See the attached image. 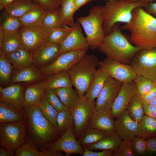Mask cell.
I'll list each match as a JSON object with an SVG mask.
<instances>
[{
	"label": "cell",
	"instance_id": "obj_1",
	"mask_svg": "<svg viewBox=\"0 0 156 156\" xmlns=\"http://www.w3.org/2000/svg\"><path fill=\"white\" fill-rule=\"evenodd\" d=\"M143 8L135 9L131 21L121 28L130 32V40L136 47L142 49L156 48V18Z\"/></svg>",
	"mask_w": 156,
	"mask_h": 156
},
{
	"label": "cell",
	"instance_id": "obj_2",
	"mask_svg": "<svg viewBox=\"0 0 156 156\" xmlns=\"http://www.w3.org/2000/svg\"><path fill=\"white\" fill-rule=\"evenodd\" d=\"M97 49L107 58L127 64L142 49L131 44L122 34L117 23L111 32L106 35Z\"/></svg>",
	"mask_w": 156,
	"mask_h": 156
},
{
	"label": "cell",
	"instance_id": "obj_3",
	"mask_svg": "<svg viewBox=\"0 0 156 156\" xmlns=\"http://www.w3.org/2000/svg\"><path fill=\"white\" fill-rule=\"evenodd\" d=\"M24 107L29 133L33 142L42 145L49 143L54 138L57 130L44 116L38 104Z\"/></svg>",
	"mask_w": 156,
	"mask_h": 156
},
{
	"label": "cell",
	"instance_id": "obj_4",
	"mask_svg": "<svg viewBox=\"0 0 156 156\" xmlns=\"http://www.w3.org/2000/svg\"><path fill=\"white\" fill-rule=\"evenodd\" d=\"M149 3L144 2H131L126 0H108L104 6L103 27L106 35L111 32L114 25L117 23H129L135 9L144 8Z\"/></svg>",
	"mask_w": 156,
	"mask_h": 156
},
{
	"label": "cell",
	"instance_id": "obj_5",
	"mask_svg": "<svg viewBox=\"0 0 156 156\" xmlns=\"http://www.w3.org/2000/svg\"><path fill=\"white\" fill-rule=\"evenodd\" d=\"M99 63L94 55L86 54L67 71L73 86L80 97L88 90Z\"/></svg>",
	"mask_w": 156,
	"mask_h": 156
},
{
	"label": "cell",
	"instance_id": "obj_6",
	"mask_svg": "<svg viewBox=\"0 0 156 156\" xmlns=\"http://www.w3.org/2000/svg\"><path fill=\"white\" fill-rule=\"evenodd\" d=\"M104 16V6L96 5L90 9L88 16L77 19L85 32L87 41L92 50L98 48L106 36L103 27Z\"/></svg>",
	"mask_w": 156,
	"mask_h": 156
},
{
	"label": "cell",
	"instance_id": "obj_7",
	"mask_svg": "<svg viewBox=\"0 0 156 156\" xmlns=\"http://www.w3.org/2000/svg\"><path fill=\"white\" fill-rule=\"evenodd\" d=\"M26 119L18 122L0 123V145L9 151L11 156L25 143Z\"/></svg>",
	"mask_w": 156,
	"mask_h": 156
},
{
	"label": "cell",
	"instance_id": "obj_8",
	"mask_svg": "<svg viewBox=\"0 0 156 156\" xmlns=\"http://www.w3.org/2000/svg\"><path fill=\"white\" fill-rule=\"evenodd\" d=\"M137 75L156 81V48L141 49L131 62Z\"/></svg>",
	"mask_w": 156,
	"mask_h": 156
},
{
	"label": "cell",
	"instance_id": "obj_9",
	"mask_svg": "<svg viewBox=\"0 0 156 156\" xmlns=\"http://www.w3.org/2000/svg\"><path fill=\"white\" fill-rule=\"evenodd\" d=\"M87 50L69 51L60 54L50 64L40 68V72L45 77L62 71H67L84 56Z\"/></svg>",
	"mask_w": 156,
	"mask_h": 156
},
{
	"label": "cell",
	"instance_id": "obj_10",
	"mask_svg": "<svg viewBox=\"0 0 156 156\" xmlns=\"http://www.w3.org/2000/svg\"><path fill=\"white\" fill-rule=\"evenodd\" d=\"M96 102H92L84 96H80L75 107L70 112L74 120V133L78 138L87 126L89 119L95 110Z\"/></svg>",
	"mask_w": 156,
	"mask_h": 156
},
{
	"label": "cell",
	"instance_id": "obj_11",
	"mask_svg": "<svg viewBox=\"0 0 156 156\" xmlns=\"http://www.w3.org/2000/svg\"><path fill=\"white\" fill-rule=\"evenodd\" d=\"M50 30L43 25L34 27L23 26L19 30L22 45L32 53L48 41Z\"/></svg>",
	"mask_w": 156,
	"mask_h": 156
},
{
	"label": "cell",
	"instance_id": "obj_12",
	"mask_svg": "<svg viewBox=\"0 0 156 156\" xmlns=\"http://www.w3.org/2000/svg\"><path fill=\"white\" fill-rule=\"evenodd\" d=\"M99 66L103 68L109 77L122 83L133 81L137 75L132 66L108 58L99 62Z\"/></svg>",
	"mask_w": 156,
	"mask_h": 156
},
{
	"label": "cell",
	"instance_id": "obj_13",
	"mask_svg": "<svg viewBox=\"0 0 156 156\" xmlns=\"http://www.w3.org/2000/svg\"><path fill=\"white\" fill-rule=\"evenodd\" d=\"M76 138L74 132V127H70L63 133L57 140L49 144V150L63 152L65 156L74 154L82 155L84 148Z\"/></svg>",
	"mask_w": 156,
	"mask_h": 156
},
{
	"label": "cell",
	"instance_id": "obj_14",
	"mask_svg": "<svg viewBox=\"0 0 156 156\" xmlns=\"http://www.w3.org/2000/svg\"><path fill=\"white\" fill-rule=\"evenodd\" d=\"M122 83L109 77L97 98L95 110L110 111Z\"/></svg>",
	"mask_w": 156,
	"mask_h": 156
},
{
	"label": "cell",
	"instance_id": "obj_15",
	"mask_svg": "<svg viewBox=\"0 0 156 156\" xmlns=\"http://www.w3.org/2000/svg\"><path fill=\"white\" fill-rule=\"evenodd\" d=\"M137 93L136 88L133 81L122 83L110 111L114 119L120 116L126 110L131 100Z\"/></svg>",
	"mask_w": 156,
	"mask_h": 156
},
{
	"label": "cell",
	"instance_id": "obj_16",
	"mask_svg": "<svg viewBox=\"0 0 156 156\" xmlns=\"http://www.w3.org/2000/svg\"><path fill=\"white\" fill-rule=\"evenodd\" d=\"M60 45L47 41L32 53L33 63L40 68L54 61L60 55Z\"/></svg>",
	"mask_w": 156,
	"mask_h": 156
},
{
	"label": "cell",
	"instance_id": "obj_17",
	"mask_svg": "<svg viewBox=\"0 0 156 156\" xmlns=\"http://www.w3.org/2000/svg\"><path fill=\"white\" fill-rule=\"evenodd\" d=\"M89 47L86 37L83 36L80 24L77 22L67 37L60 45V54L66 52L85 50Z\"/></svg>",
	"mask_w": 156,
	"mask_h": 156
},
{
	"label": "cell",
	"instance_id": "obj_18",
	"mask_svg": "<svg viewBox=\"0 0 156 156\" xmlns=\"http://www.w3.org/2000/svg\"><path fill=\"white\" fill-rule=\"evenodd\" d=\"M114 121L116 133L122 140L137 136L138 123L129 117L126 110Z\"/></svg>",
	"mask_w": 156,
	"mask_h": 156
},
{
	"label": "cell",
	"instance_id": "obj_19",
	"mask_svg": "<svg viewBox=\"0 0 156 156\" xmlns=\"http://www.w3.org/2000/svg\"><path fill=\"white\" fill-rule=\"evenodd\" d=\"M87 126L107 132L116 133L114 121L110 111L95 110L89 119Z\"/></svg>",
	"mask_w": 156,
	"mask_h": 156
},
{
	"label": "cell",
	"instance_id": "obj_20",
	"mask_svg": "<svg viewBox=\"0 0 156 156\" xmlns=\"http://www.w3.org/2000/svg\"><path fill=\"white\" fill-rule=\"evenodd\" d=\"M23 87L19 84L14 83L5 88L0 87V102L16 107L24 106Z\"/></svg>",
	"mask_w": 156,
	"mask_h": 156
},
{
	"label": "cell",
	"instance_id": "obj_21",
	"mask_svg": "<svg viewBox=\"0 0 156 156\" xmlns=\"http://www.w3.org/2000/svg\"><path fill=\"white\" fill-rule=\"evenodd\" d=\"M26 111L23 107H17L0 102V123H8L26 119Z\"/></svg>",
	"mask_w": 156,
	"mask_h": 156
},
{
	"label": "cell",
	"instance_id": "obj_22",
	"mask_svg": "<svg viewBox=\"0 0 156 156\" xmlns=\"http://www.w3.org/2000/svg\"><path fill=\"white\" fill-rule=\"evenodd\" d=\"M46 12L41 6L34 2L30 9L19 18L23 26L36 27L42 25Z\"/></svg>",
	"mask_w": 156,
	"mask_h": 156
},
{
	"label": "cell",
	"instance_id": "obj_23",
	"mask_svg": "<svg viewBox=\"0 0 156 156\" xmlns=\"http://www.w3.org/2000/svg\"><path fill=\"white\" fill-rule=\"evenodd\" d=\"M94 74L89 88L84 95L91 102L95 101V99L99 96L104 84L109 77L107 72L99 66Z\"/></svg>",
	"mask_w": 156,
	"mask_h": 156
},
{
	"label": "cell",
	"instance_id": "obj_24",
	"mask_svg": "<svg viewBox=\"0 0 156 156\" xmlns=\"http://www.w3.org/2000/svg\"><path fill=\"white\" fill-rule=\"evenodd\" d=\"M47 89L45 80L27 86L24 91V107L38 104Z\"/></svg>",
	"mask_w": 156,
	"mask_h": 156
},
{
	"label": "cell",
	"instance_id": "obj_25",
	"mask_svg": "<svg viewBox=\"0 0 156 156\" xmlns=\"http://www.w3.org/2000/svg\"><path fill=\"white\" fill-rule=\"evenodd\" d=\"M5 56L16 70L29 66L33 63L32 53L23 46Z\"/></svg>",
	"mask_w": 156,
	"mask_h": 156
},
{
	"label": "cell",
	"instance_id": "obj_26",
	"mask_svg": "<svg viewBox=\"0 0 156 156\" xmlns=\"http://www.w3.org/2000/svg\"><path fill=\"white\" fill-rule=\"evenodd\" d=\"M43 76L35 67L31 65L16 70L12 76L11 81L13 83L34 82L42 79Z\"/></svg>",
	"mask_w": 156,
	"mask_h": 156
},
{
	"label": "cell",
	"instance_id": "obj_27",
	"mask_svg": "<svg viewBox=\"0 0 156 156\" xmlns=\"http://www.w3.org/2000/svg\"><path fill=\"white\" fill-rule=\"evenodd\" d=\"M23 46L19 31L12 32L3 31V38L0 42V54L5 55Z\"/></svg>",
	"mask_w": 156,
	"mask_h": 156
},
{
	"label": "cell",
	"instance_id": "obj_28",
	"mask_svg": "<svg viewBox=\"0 0 156 156\" xmlns=\"http://www.w3.org/2000/svg\"><path fill=\"white\" fill-rule=\"evenodd\" d=\"M114 134L87 126L79 135L78 140L83 146L94 144Z\"/></svg>",
	"mask_w": 156,
	"mask_h": 156
},
{
	"label": "cell",
	"instance_id": "obj_29",
	"mask_svg": "<svg viewBox=\"0 0 156 156\" xmlns=\"http://www.w3.org/2000/svg\"><path fill=\"white\" fill-rule=\"evenodd\" d=\"M45 81L47 89H54L73 86L67 71H60L46 76Z\"/></svg>",
	"mask_w": 156,
	"mask_h": 156
},
{
	"label": "cell",
	"instance_id": "obj_30",
	"mask_svg": "<svg viewBox=\"0 0 156 156\" xmlns=\"http://www.w3.org/2000/svg\"><path fill=\"white\" fill-rule=\"evenodd\" d=\"M61 102L70 111L78 102L80 96L75 89L72 87H64L53 89Z\"/></svg>",
	"mask_w": 156,
	"mask_h": 156
},
{
	"label": "cell",
	"instance_id": "obj_31",
	"mask_svg": "<svg viewBox=\"0 0 156 156\" xmlns=\"http://www.w3.org/2000/svg\"><path fill=\"white\" fill-rule=\"evenodd\" d=\"M122 140L115 133L108 135L94 144L83 147L92 151L95 150H113L115 151L118 149Z\"/></svg>",
	"mask_w": 156,
	"mask_h": 156
},
{
	"label": "cell",
	"instance_id": "obj_32",
	"mask_svg": "<svg viewBox=\"0 0 156 156\" xmlns=\"http://www.w3.org/2000/svg\"><path fill=\"white\" fill-rule=\"evenodd\" d=\"M34 3L32 0H14L7 5L4 10L9 14L19 18L30 9Z\"/></svg>",
	"mask_w": 156,
	"mask_h": 156
},
{
	"label": "cell",
	"instance_id": "obj_33",
	"mask_svg": "<svg viewBox=\"0 0 156 156\" xmlns=\"http://www.w3.org/2000/svg\"><path fill=\"white\" fill-rule=\"evenodd\" d=\"M156 136V119L144 115L138 123L137 136L145 139Z\"/></svg>",
	"mask_w": 156,
	"mask_h": 156
},
{
	"label": "cell",
	"instance_id": "obj_34",
	"mask_svg": "<svg viewBox=\"0 0 156 156\" xmlns=\"http://www.w3.org/2000/svg\"><path fill=\"white\" fill-rule=\"evenodd\" d=\"M129 117L139 123L144 116L143 103L141 96L137 93L133 97L126 109Z\"/></svg>",
	"mask_w": 156,
	"mask_h": 156
},
{
	"label": "cell",
	"instance_id": "obj_35",
	"mask_svg": "<svg viewBox=\"0 0 156 156\" xmlns=\"http://www.w3.org/2000/svg\"><path fill=\"white\" fill-rule=\"evenodd\" d=\"M60 8L64 25L73 27L75 26L73 18L76 10L75 0H62Z\"/></svg>",
	"mask_w": 156,
	"mask_h": 156
},
{
	"label": "cell",
	"instance_id": "obj_36",
	"mask_svg": "<svg viewBox=\"0 0 156 156\" xmlns=\"http://www.w3.org/2000/svg\"><path fill=\"white\" fill-rule=\"evenodd\" d=\"M19 18L12 16L4 11L0 16V29L4 32L18 31L23 26Z\"/></svg>",
	"mask_w": 156,
	"mask_h": 156
},
{
	"label": "cell",
	"instance_id": "obj_37",
	"mask_svg": "<svg viewBox=\"0 0 156 156\" xmlns=\"http://www.w3.org/2000/svg\"><path fill=\"white\" fill-rule=\"evenodd\" d=\"M42 25L49 29L64 26L62 19L60 8L47 12Z\"/></svg>",
	"mask_w": 156,
	"mask_h": 156
},
{
	"label": "cell",
	"instance_id": "obj_38",
	"mask_svg": "<svg viewBox=\"0 0 156 156\" xmlns=\"http://www.w3.org/2000/svg\"><path fill=\"white\" fill-rule=\"evenodd\" d=\"M73 29V27L64 25L50 29L48 37V42L60 45Z\"/></svg>",
	"mask_w": 156,
	"mask_h": 156
},
{
	"label": "cell",
	"instance_id": "obj_39",
	"mask_svg": "<svg viewBox=\"0 0 156 156\" xmlns=\"http://www.w3.org/2000/svg\"><path fill=\"white\" fill-rule=\"evenodd\" d=\"M13 67L6 56L0 54V82L3 85L11 81Z\"/></svg>",
	"mask_w": 156,
	"mask_h": 156
},
{
	"label": "cell",
	"instance_id": "obj_40",
	"mask_svg": "<svg viewBox=\"0 0 156 156\" xmlns=\"http://www.w3.org/2000/svg\"><path fill=\"white\" fill-rule=\"evenodd\" d=\"M38 105L44 116L57 130V118L58 112L47 101L44 96Z\"/></svg>",
	"mask_w": 156,
	"mask_h": 156
},
{
	"label": "cell",
	"instance_id": "obj_41",
	"mask_svg": "<svg viewBox=\"0 0 156 156\" xmlns=\"http://www.w3.org/2000/svg\"><path fill=\"white\" fill-rule=\"evenodd\" d=\"M57 130L62 133L71 127H74L73 117L70 111L64 110L58 112L57 118Z\"/></svg>",
	"mask_w": 156,
	"mask_h": 156
},
{
	"label": "cell",
	"instance_id": "obj_42",
	"mask_svg": "<svg viewBox=\"0 0 156 156\" xmlns=\"http://www.w3.org/2000/svg\"><path fill=\"white\" fill-rule=\"evenodd\" d=\"M137 92L141 96L148 93L155 86L152 80L137 75L133 81Z\"/></svg>",
	"mask_w": 156,
	"mask_h": 156
},
{
	"label": "cell",
	"instance_id": "obj_43",
	"mask_svg": "<svg viewBox=\"0 0 156 156\" xmlns=\"http://www.w3.org/2000/svg\"><path fill=\"white\" fill-rule=\"evenodd\" d=\"M43 96L45 99L59 112L64 111H70L61 102L53 89H47Z\"/></svg>",
	"mask_w": 156,
	"mask_h": 156
},
{
	"label": "cell",
	"instance_id": "obj_44",
	"mask_svg": "<svg viewBox=\"0 0 156 156\" xmlns=\"http://www.w3.org/2000/svg\"><path fill=\"white\" fill-rule=\"evenodd\" d=\"M40 151H38L34 144L32 142L24 143L16 150L15 156H40Z\"/></svg>",
	"mask_w": 156,
	"mask_h": 156
},
{
	"label": "cell",
	"instance_id": "obj_45",
	"mask_svg": "<svg viewBox=\"0 0 156 156\" xmlns=\"http://www.w3.org/2000/svg\"><path fill=\"white\" fill-rule=\"evenodd\" d=\"M134 155L131 139L122 140L118 149L114 151L113 156Z\"/></svg>",
	"mask_w": 156,
	"mask_h": 156
},
{
	"label": "cell",
	"instance_id": "obj_46",
	"mask_svg": "<svg viewBox=\"0 0 156 156\" xmlns=\"http://www.w3.org/2000/svg\"><path fill=\"white\" fill-rule=\"evenodd\" d=\"M131 140L133 151L135 153L138 155H144L147 152L146 139L136 136Z\"/></svg>",
	"mask_w": 156,
	"mask_h": 156
},
{
	"label": "cell",
	"instance_id": "obj_47",
	"mask_svg": "<svg viewBox=\"0 0 156 156\" xmlns=\"http://www.w3.org/2000/svg\"><path fill=\"white\" fill-rule=\"evenodd\" d=\"M62 0H32L41 6L47 12L59 8Z\"/></svg>",
	"mask_w": 156,
	"mask_h": 156
},
{
	"label": "cell",
	"instance_id": "obj_48",
	"mask_svg": "<svg viewBox=\"0 0 156 156\" xmlns=\"http://www.w3.org/2000/svg\"><path fill=\"white\" fill-rule=\"evenodd\" d=\"M84 152L82 156H113L114 151L113 150H102L99 152H94L90 150L85 147Z\"/></svg>",
	"mask_w": 156,
	"mask_h": 156
},
{
	"label": "cell",
	"instance_id": "obj_49",
	"mask_svg": "<svg viewBox=\"0 0 156 156\" xmlns=\"http://www.w3.org/2000/svg\"><path fill=\"white\" fill-rule=\"evenodd\" d=\"M147 152L150 153L156 152V136L146 139Z\"/></svg>",
	"mask_w": 156,
	"mask_h": 156
},
{
	"label": "cell",
	"instance_id": "obj_50",
	"mask_svg": "<svg viewBox=\"0 0 156 156\" xmlns=\"http://www.w3.org/2000/svg\"><path fill=\"white\" fill-rule=\"evenodd\" d=\"M143 103L145 115L156 119V107L147 103Z\"/></svg>",
	"mask_w": 156,
	"mask_h": 156
},
{
	"label": "cell",
	"instance_id": "obj_51",
	"mask_svg": "<svg viewBox=\"0 0 156 156\" xmlns=\"http://www.w3.org/2000/svg\"><path fill=\"white\" fill-rule=\"evenodd\" d=\"M155 96L156 86L155 83V86L146 95L141 97L143 103H148Z\"/></svg>",
	"mask_w": 156,
	"mask_h": 156
},
{
	"label": "cell",
	"instance_id": "obj_52",
	"mask_svg": "<svg viewBox=\"0 0 156 156\" xmlns=\"http://www.w3.org/2000/svg\"><path fill=\"white\" fill-rule=\"evenodd\" d=\"M59 151H54L50 150L40 151V156H63L64 155Z\"/></svg>",
	"mask_w": 156,
	"mask_h": 156
},
{
	"label": "cell",
	"instance_id": "obj_53",
	"mask_svg": "<svg viewBox=\"0 0 156 156\" xmlns=\"http://www.w3.org/2000/svg\"><path fill=\"white\" fill-rule=\"evenodd\" d=\"M145 10L151 14L156 16V1L154 2H151L144 7Z\"/></svg>",
	"mask_w": 156,
	"mask_h": 156
},
{
	"label": "cell",
	"instance_id": "obj_54",
	"mask_svg": "<svg viewBox=\"0 0 156 156\" xmlns=\"http://www.w3.org/2000/svg\"><path fill=\"white\" fill-rule=\"evenodd\" d=\"M93 0H75L76 11L82 6Z\"/></svg>",
	"mask_w": 156,
	"mask_h": 156
},
{
	"label": "cell",
	"instance_id": "obj_55",
	"mask_svg": "<svg viewBox=\"0 0 156 156\" xmlns=\"http://www.w3.org/2000/svg\"><path fill=\"white\" fill-rule=\"evenodd\" d=\"M0 148V156H11L9 151L3 146H1Z\"/></svg>",
	"mask_w": 156,
	"mask_h": 156
},
{
	"label": "cell",
	"instance_id": "obj_56",
	"mask_svg": "<svg viewBox=\"0 0 156 156\" xmlns=\"http://www.w3.org/2000/svg\"><path fill=\"white\" fill-rule=\"evenodd\" d=\"M14 0H0V9L4 10L5 7L8 4Z\"/></svg>",
	"mask_w": 156,
	"mask_h": 156
},
{
	"label": "cell",
	"instance_id": "obj_57",
	"mask_svg": "<svg viewBox=\"0 0 156 156\" xmlns=\"http://www.w3.org/2000/svg\"><path fill=\"white\" fill-rule=\"evenodd\" d=\"M129 1L131 2H144L149 3L154 1H156V0H130Z\"/></svg>",
	"mask_w": 156,
	"mask_h": 156
},
{
	"label": "cell",
	"instance_id": "obj_58",
	"mask_svg": "<svg viewBox=\"0 0 156 156\" xmlns=\"http://www.w3.org/2000/svg\"><path fill=\"white\" fill-rule=\"evenodd\" d=\"M148 104L156 107V96L150 101Z\"/></svg>",
	"mask_w": 156,
	"mask_h": 156
},
{
	"label": "cell",
	"instance_id": "obj_59",
	"mask_svg": "<svg viewBox=\"0 0 156 156\" xmlns=\"http://www.w3.org/2000/svg\"><path fill=\"white\" fill-rule=\"evenodd\" d=\"M155 85L156 86V81L155 82Z\"/></svg>",
	"mask_w": 156,
	"mask_h": 156
},
{
	"label": "cell",
	"instance_id": "obj_60",
	"mask_svg": "<svg viewBox=\"0 0 156 156\" xmlns=\"http://www.w3.org/2000/svg\"><path fill=\"white\" fill-rule=\"evenodd\" d=\"M126 0L128 1H130V0Z\"/></svg>",
	"mask_w": 156,
	"mask_h": 156
}]
</instances>
